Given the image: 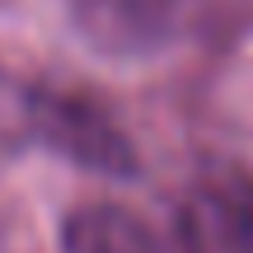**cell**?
Listing matches in <instances>:
<instances>
[{"label": "cell", "instance_id": "obj_1", "mask_svg": "<svg viewBox=\"0 0 253 253\" xmlns=\"http://www.w3.org/2000/svg\"><path fill=\"white\" fill-rule=\"evenodd\" d=\"M24 118L42 150H52L56 160L75 164L94 178L122 183L141 173V155H136L131 136L94 94L66 89V84H33L24 94Z\"/></svg>", "mask_w": 253, "mask_h": 253}, {"label": "cell", "instance_id": "obj_2", "mask_svg": "<svg viewBox=\"0 0 253 253\" xmlns=\"http://www.w3.org/2000/svg\"><path fill=\"white\" fill-rule=\"evenodd\" d=\"M207 0H71V24L99 56H150L183 42Z\"/></svg>", "mask_w": 253, "mask_h": 253}, {"label": "cell", "instance_id": "obj_3", "mask_svg": "<svg viewBox=\"0 0 253 253\" xmlns=\"http://www.w3.org/2000/svg\"><path fill=\"white\" fill-rule=\"evenodd\" d=\"M61 253H169V235L113 197H89L61 216Z\"/></svg>", "mask_w": 253, "mask_h": 253}, {"label": "cell", "instance_id": "obj_4", "mask_svg": "<svg viewBox=\"0 0 253 253\" xmlns=\"http://www.w3.org/2000/svg\"><path fill=\"white\" fill-rule=\"evenodd\" d=\"M211 225L225 253H253V173H220L207 192Z\"/></svg>", "mask_w": 253, "mask_h": 253}, {"label": "cell", "instance_id": "obj_5", "mask_svg": "<svg viewBox=\"0 0 253 253\" xmlns=\"http://www.w3.org/2000/svg\"><path fill=\"white\" fill-rule=\"evenodd\" d=\"M169 253H216V249H211V239H207V230H202V220L192 216V211H178V216H173Z\"/></svg>", "mask_w": 253, "mask_h": 253}]
</instances>
